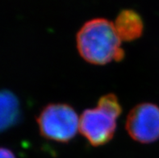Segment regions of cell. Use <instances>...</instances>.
Here are the masks:
<instances>
[{
	"instance_id": "obj_4",
	"label": "cell",
	"mask_w": 159,
	"mask_h": 158,
	"mask_svg": "<svg viewBox=\"0 0 159 158\" xmlns=\"http://www.w3.org/2000/svg\"><path fill=\"white\" fill-rule=\"evenodd\" d=\"M117 119L98 106L89 108L83 112L79 118V131L92 146H101L113 138Z\"/></svg>"
},
{
	"instance_id": "obj_2",
	"label": "cell",
	"mask_w": 159,
	"mask_h": 158,
	"mask_svg": "<svg viewBox=\"0 0 159 158\" xmlns=\"http://www.w3.org/2000/svg\"><path fill=\"white\" fill-rule=\"evenodd\" d=\"M36 122L44 138L59 143L70 141L79 130L76 111L66 103H50L44 106Z\"/></svg>"
},
{
	"instance_id": "obj_5",
	"label": "cell",
	"mask_w": 159,
	"mask_h": 158,
	"mask_svg": "<svg viewBox=\"0 0 159 158\" xmlns=\"http://www.w3.org/2000/svg\"><path fill=\"white\" fill-rule=\"evenodd\" d=\"M113 24L120 39L124 41H133L143 34V20L133 10L121 11Z\"/></svg>"
},
{
	"instance_id": "obj_8",
	"label": "cell",
	"mask_w": 159,
	"mask_h": 158,
	"mask_svg": "<svg viewBox=\"0 0 159 158\" xmlns=\"http://www.w3.org/2000/svg\"><path fill=\"white\" fill-rule=\"evenodd\" d=\"M0 158H16V156L10 149L0 147Z\"/></svg>"
},
{
	"instance_id": "obj_6",
	"label": "cell",
	"mask_w": 159,
	"mask_h": 158,
	"mask_svg": "<svg viewBox=\"0 0 159 158\" xmlns=\"http://www.w3.org/2000/svg\"><path fill=\"white\" fill-rule=\"evenodd\" d=\"M21 119V108L18 98L10 90H0V132L18 124Z\"/></svg>"
},
{
	"instance_id": "obj_3",
	"label": "cell",
	"mask_w": 159,
	"mask_h": 158,
	"mask_svg": "<svg viewBox=\"0 0 159 158\" xmlns=\"http://www.w3.org/2000/svg\"><path fill=\"white\" fill-rule=\"evenodd\" d=\"M125 128L133 140L141 144L159 139V107L151 102H142L129 111Z\"/></svg>"
},
{
	"instance_id": "obj_7",
	"label": "cell",
	"mask_w": 159,
	"mask_h": 158,
	"mask_svg": "<svg viewBox=\"0 0 159 158\" xmlns=\"http://www.w3.org/2000/svg\"><path fill=\"white\" fill-rule=\"evenodd\" d=\"M97 106L107 111L110 114L113 115L116 118H119L122 113V106L119 99L114 94H104L98 101Z\"/></svg>"
},
{
	"instance_id": "obj_1",
	"label": "cell",
	"mask_w": 159,
	"mask_h": 158,
	"mask_svg": "<svg viewBox=\"0 0 159 158\" xmlns=\"http://www.w3.org/2000/svg\"><path fill=\"white\" fill-rule=\"evenodd\" d=\"M121 41L111 21L95 18L83 24L77 33L76 45L80 56L86 61L103 65L125 56Z\"/></svg>"
}]
</instances>
